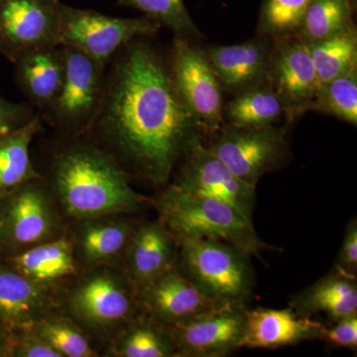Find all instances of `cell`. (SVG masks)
Here are the masks:
<instances>
[{
  "mask_svg": "<svg viewBox=\"0 0 357 357\" xmlns=\"http://www.w3.org/2000/svg\"><path fill=\"white\" fill-rule=\"evenodd\" d=\"M121 50L84 136L112 154L129 177L165 185L203 132L153 46L135 38Z\"/></svg>",
  "mask_w": 357,
  "mask_h": 357,
  "instance_id": "6da1fadb",
  "label": "cell"
},
{
  "mask_svg": "<svg viewBox=\"0 0 357 357\" xmlns=\"http://www.w3.org/2000/svg\"><path fill=\"white\" fill-rule=\"evenodd\" d=\"M67 222L138 213L151 199L136 192L117 160L88 136L67 138L44 177Z\"/></svg>",
  "mask_w": 357,
  "mask_h": 357,
  "instance_id": "7a4b0ae2",
  "label": "cell"
},
{
  "mask_svg": "<svg viewBox=\"0 0 357 357\" xmlns=\"http://www.w3.org/2000/svg\"><path fill=\"white\" fill-rule=\"evenodd\" d=\"M57 302L59 312L102 347L143 312L137 289L121 265L84 270L57 294Z\"/></svg>",
  "mask_w": 357,
  "mask_h": 357,
  "instance_id": "3957f363",
  "label": "cell"
},
{
  "mask_svg": "<svg viewBox=\"0 0 357 357\" xmlns=\"http://www.w3.org/2000/svg\"><path fill=\"white\" fill-rule=\"evenodd\" d=\"M151 204L177 241H220L251 256H260L262 251L273 249L258 236L252 220L217 199L185 194L169 185L151 199Z\"/></svg>",
  "mask_w": 357,
  "mask_h": 357,
  "instance_id": "277c9868",
  "label": "cell"
},
{
  "mask_svg": "<svg viewBox=\"0 0 357 357\" xmlns=\"http://www.w3.org/2000/svg\"><path fill=\"white\" fill-rule=\"evenodd\" d=\"M178 245V268L188 279L213 299L248 306L255 284L250 255L211 239H182Z\"/></svg>",
  "mask_w": 357,
  "mask_h": 357,
  "instance_id": "5b68a950",
  "label": "cell"
},
{
  "mask_svg": "<svg viewBox=\"0 0 357 357\" xmlns=\"http://www.w3.org/2000/svg\"><path fill=\"white\" fill-rule=\"evenodd\" d=\"M66 229L67 220L43 176L0 199V256L49 243Z\"/></svg>",
  "mask_w": 357,
  "mask_h": 357,
  "instance_id": "8992f818",
  "label": "cell"
},
{
  "mask_svg": "<svg viewBox=\"0 0 357 357\" xmlns=\"http://www.w3.org/2000/svg\"><path fill=\"white\" fill-rule=\"evenodd\" d=\"M62 47L65 58L62 88L43 115L66 138L77 137L89 132L98 114L105 89V68L76 49Z\"/></svg>",
  "mask_w": 357,
  "mask_h": 357,
  "instance_id": "52a82bcc",
  "label": "cell"
},
{
  "mask_svg": "<svg viewBox=\"0 0 357 357\" xmlns=\"http://www.w3.org/2000/svg\"><path fill=\"white\" fill-rule=\"evenodd\" d=\"M162 26L150 18H119L63 4L60 45L82 52L105 68L124 45L151 36Z\"/></svg>",
  "mask_w": 357,
  "mask_h": 357,
  "instance_id": "ba28073f",
  "label": "cell"
},
{
  "mask_svg": "<svg viewBox=\"0 0 357 357\" xmlns=\"http://www.w3.org/2000/svg\"><path fill=\"white\" fill-rule=\"evenodd\" d=\"M211 135L213 140L204 145L237 178L253 188L263 176L280 168L289 156L284 126L236 128L225 124Z\"/></svg>",
  "mask_w": 357,
  "mask_h": 357,
  "instance_id": "9c48e42d",
  "label": "cell"
},
{
  "mask_svg": "<svg viewBox=\"0 0 357 357\" xmlns=\"http://www.w3.org/2000/svg\"><path fill=\"white\" fill-rule=\"evenodd\" d=\"M169 68L181 98L196 117L202 132H218L225 126L223 91L206 51L190 39L176 37Z\"/></svg>",
  "mask_w": 357,
  "mask_h": 357,
  "instance_id": "30bf717a",
  "label": "cell"
},
{
  "mask_svg": "<svg viewBox=\"0 0 357 357\" xmlns=\"http://www.w3.org/2000/svg\"><path fill=\"white\" fill-rule=\"evenodd\" d=\"M59 0H0V55L14 63L27 52L60 45Z\"/></svg>",
  "mask_w": 357,
  "mask_h": 357,
  "instance_id": "8fae6325",
  "label": "cell"
},
{
  "mask_svg": "<svg viewBox=\"0 0 357 357\" xmlns=\"http://www.w3.org/2000/svg\"><path fill=\"white\" fill-rule=\"evenodd\" d=\"M178 191L192 196L217 199L234 206L252 220L255 189L237 178L204 144L202 137L183 158L172 184Z\"/></svg>",
  "mask_w": 357,
  "mask_h": 357,
  "instance_id": "7c38bea8",
  "label": "cell"
},
{
  "mask_svg": "<svg viewBox=\"0 0 357 357\" xmlns=\"http://www.w3.org/2000/svg\"><path fill=\"white\" fill-rule=\"evenodd\" d=\"M267 84L283 103L288 123L311 112L321 84L304 40L272 39Z\"/></svg>",
  "mask_w": 357,
  "mask_h": 357,
  "instance_id": "4fadbf2b",
  "label": "cell"
},
{
  "mask_svg": "<svg viewBox=\"0 0 357 357\" xmlns=\"http://www.w3.org/2000/svg\"><path fill=\"white\" fill-rule=\"evenodd\" d=\"M138 222L131 215H105L67 222L66 234L84 270L121 265Z\"/></svg>",
  "mask_w": 357,
  "mask_h": 357,
  "instance_id": "5bb4252c",
  "label": "cell"
},
{
  "mask_svg": "<svg viewBox=\"0 0 357 357\" xmlns=\"http://www.w3.org/2000/svg\"><path fill=\"white\" fill-rule=\"evenodd\" d=\"M244 307L227 306L168 326L178 357H222L241 349Z\"/></svg>",
  "mask_w": 357,
  "mask_h": 357,
  "instance_id": "9a60e30c",
  "label": "cell"
},
{
  "mask_svg": "<svg viewBox=\"0 0 357 357\" xmlns=\"http://www.w3.org/2000/svg\"><path fill=\"white\" fill-rule=\"evenodd\" d=\"M138 296L143 312L164 326L184 323L229 305L206 295L178 265L143 288Z\"/></svg>",
  "mask_w": 357,
  "mask_h": 357,
  "instance_id": "2e32d148",
  "label": "cell"
},
{
  "mask_svg": "<svg viewBox=\"0 0 357 357\" xmlns=\"http://www.w3.org/2000/svg\"><path fill=\"white\" fill-rule=\"evenodd\" d=\"M177 239L161 218L138 223L121 266L138 293L177 266Z\"/></svg>",
  "mask_w": 357,
  "mask_h": 357,
  "instance_id": "e0dca14e",
  "label": "cell"
},
{
  "mask_svg": "<svg viewBox=\"0 0 357 357\" xmlns=\"http://www.w3.org/2000/svg\"><path fill=\"white\" fill-rule=\"evenodd\" d=\"M272 39L258 36L244 43L206 51L222 91L237 95L267 84Z\"/></svg>",
  "mask_w": 357,
  "mask_h": 357,
  "instance_id": "ac0fdd59",
  "label": "cell"
},
{
  "mask_svg": "<svg viewBox=\"0 0 357 357\" xmlns=\"http://www.w3.org/2000/svg\"><path fill=\"white\" fill-rule=\"evenodd\" d=\"M324 324L293 309H245L241 347L279 349L319 337Z\"/></svg>",
  "mask_w": 357,
  "mask_h": 357,
  "instance_id": "d6986e66",
  "label": "cell"
},
{
  "mask_svg": "<svg viewBox=\"0 0 357 357\" xmlns=\"http://www.w3.org/2000/svg\"><path fill=\"white\" fill-rule=\"evenodd\" d=\"M0 259L32 283L55 294L56 297L82 272L66 232L49 243L0 256Z\"/></svg>",
  "mask_w": 357,
  "mask_h": 357,
  "instance_id": "ffe728a7",
  "label": "cell"
},
{
  "mask_svg": "<svg viewBox=\"0 0 357 357\" xmlns=\"http://www.w3.org/2000/svg\"><path fill=\"white\" fill-rule=\"evenodd\" d=\"M59 311L55 294L32 283L0 259V326L6 331L32 328Z\"/></svg>",
  "mask_w": 357,
  "mask_h": 357,
  "instance_id": "44dd1931",
  "label": "cell"
},
{
  "mask_svg": "<svg viewBox=\"0 0 357 357\" xmlns=\"http://www.w3.org/2000/svg\"><path fill=\"white\" fill-rule=\"evenodd\" d=\"M17 86L32 103L46 114L62 88L65 73L63 47H44L27 52L15 63Z\"/></svg>",
  "mask_w": 357,
  "mask_h": 357,
  "instance_id": "7402d4cb",
  "label": "cell"
},
{
  "mask_svg": "<svg viewBox=\"0 0 357 357\" xmlns=\"http://www.w3.org/2000/svg\"><path fill=\"white\" fill-rule=\"evenodd\" d=\"M290 307L305 316L323 314L332 323L357 314L356 277L335 269L294 296Z\"/></svg>",
  "mask_w": 357,
  "mask_h": 357,
  "instance_id": "603a6c76",
  "label": "cell"
},
{
  "mask_svg": "<svg viewBox=\"0 0 357 357\" xmlns=\"http://www.w3.org/2000/svg\"><path fill=\"white\" fill-rule=\"evenodd\" d=\"M103 356L178 357V352L168 326L142 312L103 345Z\"/></svg>",
  "mask_w": 357,
  "mask_h": 357,
  "instance_id": "cb8c5ba5",
  "label": "cell"
},
{
  "mask_svg": "<svg viewBox=\"0 0 357 357\" xmlns=\"http://www.w3.org/2000/svg\"><path fill=\"white\" fill-rule=\"evenodd\" d=\"M42 130L41 115L0 136V199L33 178L41 177L30 158V145Z\"/></svg>",
  "mask_w": 357,
  "mask_h": 357,
  "instance_id": "d4e9b609",
  "label": "cell"
},
{
  "mask_svg": "<svg viewBox=\"0 0 357 357\" xmlns=\"http://www.w3.org/2000/svg\"><path fill=\"white\" fill-rule=\"evenodd\" d=\"M222 114L225 124L236 128H267L286 119L283 103L268 84L234 95Z\"/></svg>",
  "mask_w": 357,
  "mask_h": 357,
  "instance_id": "484cf974",
  "label": "cell"
},
{
  "mask_svg": "<svg viewBox=\"0 0 357 357\" xmlns=\"http://www.w3.org/2000/svg\"><path fill=\"white\" fill-rule=\"evenodd\" d=\"M306 43L321 84L357 68L356 25L328 38Z\"/></svg>",
  "mask_w": 357,
  "mask_h": 357,
  "instance_id": "4316f807",
  "label": "cell"
},
{
  "mask_svg": "<svg viewBox=\"0 0 357 357\" xmlns=\"http://www.w3.org/2000/svg\"><path fill=\"white\" fill-rule=\"evenodd\" d=\"M33 331L61 357H96L100 352L91 337L74 319L61 312L45 317Z\"/></svg>",
  "mask_w": 357,
  "mask_h": 357,
  "instance_id": "83f0119b",
  "label": "cell"
},
{
  "mask_svg": "<svg viewBox=\"0 0 357 357\" xmlns=\"http://www.w3.org/2000/svg\"><path fill=\"white\" fill-rule=\"evenodd\" d=\"M354 0H312L296 36L305 42L328 38L354 23Z\"/></svg>",
  "mask_w": 357,
  "mask_h": 357,
  "instance_id": "f1b7e54d",
  "label": "cell"
},
{
  "mask_svg": "<svg viewBox=\"0 0 357 357\" xmlns=\"http://www.w3.org/2000/svg\"><path fill=\"white\" fill-rule=\"evenodd\" d=\"M311 112H321L356 126L357 68L321 84Z\"/></svg>",
  "mask_w": 357,
  "mask_h": 357,
  "instance_id": "f546056e",
  "label": "cell"
},
{
  "mask_svg": "<svg viewBox=\"0 0 357 357\" xmlns=\"http://www.w3.org/2000/svg\"><path fill=\"white\" fill-rule=\"evenodd\" d=\"M312 1L264 0L258 21V36L278 39L297 35Z\"/></svg>",
  "mask_w": 357,
  "mask_h": 357,
  "instance_id": "4dcf8cb0",
  "label": "cell"
},
{
  "mask_svg": "<svg viewBox=\"0 0 357 357\" xmlns=\"http://www.w3.org/2000/svg\"><path fill=\"white\" fill-rule=\"evenodd\" d=\"M117 4L141 11L172 30L176 37L190 39L201 35L184 0H117Z\"/></svg>",
  "mask_w": 357,
  "mask_h": 357,
  "instance_id": "1f68e13d",
  "label": "cell"
},
{
  "mask_svg": "<svg viewBox=\"0 0 357 357\" xmlns=\"http://www.w3.org/2000/svg\"><path fill=\"white\" fill-rule=\"evenodd\" d=\"M8 357H61L32 328L7 331Z\"/></svg>",
  "mask_w": 357,
  "mask_h": 357,
  "instance_id": "d6a6232c",
  "label": "cell"
},
{
  "mask_svg": "<svg viewBox=\"0 0 357 357\" xmlns=\"http://www.w3.org/2000/svg\"><path fill=\"white\" fill-rule=\"evenodd\" d=\"M319 340L335 347H344L351 351L357 349V314L324 325Z\"/></svg>",
  "mask_w": 357,
  "mask_h": 357,
  "instance_id": "836d02e7",
  "label": "cell"
},
{
  "mask_svg": "<svg viewBox=\"0 0 357 357\" xmlns=\"http://www.w3.org/2000/svg\"><path fill=\"white\" fill-rule=\"evenodd\" d=\"M35 115L32 105L11 102L0 95V136L25 126Z\"/></svg>",
  "mask_w": 357,
  "mask_h": 357,
  "instance_id": "e575fe53",
  "label": "cell"
},
{
  "mask_svg": "<svg viewBox=\"0 0 357 357\" xmlns=\"http://www.w3.org/2000/svg\"><path fill=\"white\" fill-rule=\"evenodd\" d=\"M335 269L356 277L357 270V222L351 220L345 230L344 241L337 255Z\"/></svg>",
  "mask_w": 357,
  "mask_h": 357,
  "instance_id": "d590c367",
  "label": "cell"
},
{
  "mask_svg": "<svg viewBox=\"0 0 357 357\" xmlns=\"http://www.w3.org/2000/svg\"><path fill=\"white\" fill-rule=\"evenodd\" d=\"M0 357H8V337L7 331L0 326Z\"/></svg>",
  "mask_w": 357,
  "mask_h": 357,
  "instance_id": "8d00e7d4",
  "label": "cell"
}]
</instances>
